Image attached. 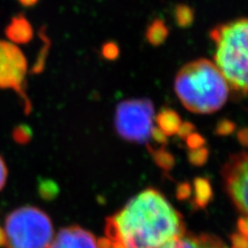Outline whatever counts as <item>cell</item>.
I'll list each match as a JSON object with an SVG mask.
<instances>
[{"label":"cell","mask_w":248,"mask_h":248,"mask_svg":"<svg viewBox=\"0 0 248 248\" xmlns=\"http://www.w3.org/2000/svg\"><path fill=\"white\" fill-rule=\"evenodd\" d=\"M48 248H97L96 239L79 226L61 229Z\"/></svg>","instance_id":"obj_8"},{"label":"cell","mask_w":248,"mask_h":248,"mask_svg":"<svg viewBox=\"0 0 248 248\" xmlns=\"http://www.w3.org/2000/svg\"><path fill=\"white\" fill-rule=\"evenodd\" d=\"M238 231L239 234H241L242 236L248 238V217L242 216L238 219Z\"/></svg>","instance_id":"obj_13"},{"label":"cell","mask_w":248,"mask_h":248,"mask_svg":"<svg viewBox=\"0 0 248 248\" xmlns=\"http://www.w3.org/2000/svg\"><path fill=\"white\" fill-rule=\"evenodd\" d=\"M153 121L154 108L150 100H125L119 104L116 110V130L126 141L148 142L155 130Z\"/></svg>","instance_id":"obj_5"},{"label":"cell","mask_w":248,"mask_h":248,"mask_svg":"<svg viewBox=\"0 0 248 248\" xmlns=\"http://www.w3.org/2000/svg\"><path fill=\"white\" fill-rule=\"evenodd\" d=\"M156 122L158 124L157 128L165 136L178 133L182 125L179 116L170 110L162 111L156 117Z\"/></svg>","instance_id":"obj_10"},{"label":"cell","mask_w":248,"mask_h":248,"mask_svg":"<svg viewBox=\"0 0 248 248\" xmlns=\"http://www.w3.org/2000/svg\"><path fill=\"white\" fill-rule=\"evenodd\" d=\"M222 176L232 203L248 217V152L232 155L223 167Z\"/></svg>","instance_id":"obj_7"},{"label":"cell","mask_w":248,"mask_h":248,"mask_svg":"<svg viewBox=\"0 0 248 248\" xmlns=\"http://www.w3.org/2000/svg\"><path fill=\"white\" fill-rule=\"evenodd\" d=\"M158 248H228L221 240L211 234L196 235L184 232Z\"/></svg>","instance_id":"obj_9"},{"label":"cell","mask_w":248,"mask_h":248,"mask_svg":"<svg viewBox=\"0 0 248 248\" xmlns=\"http://www.w3.org/2000/svg\"><path fill=\"white\" fill-rule=\"evenodd\" d=\"M207 186H208V183L206 181L200 180L199 183H197L196 199H195V203L197 207L204 208L211 198V190L207 188Z\"/></svg>","instance_id":"obj_11"},{"label":"cell","mask_w":248,"mask_h":248,"mask_svg":"<svg viewBox=\"0 0 248 248\" xmlns=\"http://www.w3.org/2000/svg\"><path fill=\"white\" fill-rule=\"evenodd\" d=\"M106 237L125 248H158L186 232L182 215L161 192L146 189L106 219Z\"/></svg>","instance_id":"obj_1"},{"label":"cell","mask_w":248,"mask_h":248,"mask_svg":"<svg viewBox=\"0 0 248 248\" xmlns=\"http://www.w3.org/2000/svg\"><path fill=\"white\" fill-rule=\"evenodd\" d=\"M6 248H48L54 237L50 217L36 207H21L4 221Z\"/></svg>","instance_id":"obj_4"},{"label":"cell","mask_w":248,"mask_h":248,"mask_svg":"<svg viewBox=\"0 0 248 248\" xmlns=\"http://www.w3.org/2000/svg\"><path fill=\"white\" fill-rule=\"evenodd\" d=\"M6 178H7V169L5 166V162L2 159V157L0 156V190L2 189L6 182Z\"/></svg>","instance_id":"obj_14"},{"label":"cell","mask_w":248,"mask_h":248,"mask_svg":"<svg viewBox=\"0 0 248 248\" xmlns=\"http://www.w3.org/2000/svg\"><path fill=\"white\" fill-rule=\"evenodd\" d=\"M230 86L213 62L199 59L184 65L175 79V91L190 112L210 114L226 104Z\"/></svg>","instance_id":"obj_2"},{"label":"cell","mask_w":248,"mask_h":248,"mask_svg":"<svg viewBox=\"0 0 248 248\" xmlns=\"http://www.w3.org/2000/svg\"><path fill=\"white\" fill-rule=\"evenodd\" d=\"M26 72L27 62L24 54L14 44L0 41V89L18 92L29 108V100L24 91Z\"/></svg>","instance_id":"obj_6"},{"label":"cell","mask_w":248,"mask_h":248,"mask_svg":"<svg viewBox=\"0 0 248 248\" xmlns=\"http://www.w3.org/2000/svg\"><path fill=\"white\" fill-rule=\"evenodd\" d=\"M214 61L229 86L248 93V17L223 23L213 28Z\"/></svg>","instance_id":"obj_3"},{"label":"cell","mask_w":248,"mask_h":248,"mask_svg":"<svg viewBox=\"0 0 248 248\" xmlns=\"http://www.w3.org/2000/svg\"><path fill=\"white\" fill-rule=\"evenodd\" d=\"M232 248H248V238L239 232H232L231 236Z\"/></svg>","instance_id":"obj_12"},{"label":"cell","mask_w":248,"mask_h":248,"mask_svg":"<svg viewBox=\"0 0 248 248\" xmlns=\"http://www.w3.org/2000/svg\"><path fill=\"white\" fill-rule=\"evenodd\" d=\"M112 248H125V246H124L120 241H115L112 242Z\"/></svg>","instance_id":"obj_17"},{"label":"cell","mask_w":248,"mask_h":248,"mask_svg":"<svg viewBox=\"0 0 248 248\" xmlns=\"http://www.w3.org/2000/svg\"><path fill=\"white\" fill-rule=\"evenodd\" d=\"M96 245L97 248H112V241L107 237L99 238L98 240H96Z\"/></svg>","instance_id":"obj_15"},{"label":"cell","mask_w":248,"mask_h":248,"mask_svg":"<svg viewBox=\"0 0 248 248\" xmlns=\"http://www.w3.org/2000/svg\"><path fill=\"white\" fill-rule=\"evenodd\" d=\"M6 243V239H5V234L2 228H0V248L5 247Z\"/></svg>","instance_id":"obj_16"}]
</instances>
